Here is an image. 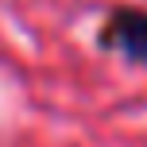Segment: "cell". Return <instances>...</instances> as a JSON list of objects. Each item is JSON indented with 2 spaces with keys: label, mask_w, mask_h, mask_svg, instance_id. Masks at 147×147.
<instances>
[{
  "label": "cell",
  "mask_w": 147,
  "mask_h": 147,
  "mask_svg": "<svg viewBox=\"0 0 147 147\" xmlns=\"http://www.w3.org/2000/svg\"><path fill=\"white\" fill-rule=\"evenodd\" d=\"M97 43L136 66H147V12L143 8H116L101 23Z\"/></svg>",
  "instance_id": "6da1fadb"
}]
</instances>
